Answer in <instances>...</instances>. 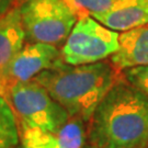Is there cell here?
<instances>
[{"instance_id":"obj_1","label":"cell","mask_w":148,"mask_h":148,"mask_svg":"<svg viewBox=\"0 0 148 148\" xmlns=\"http://www.w3.org/2000/svg\"><path fill=\"white\" fill-rule=\"evenodd\" d=\"M88 139L95 148H147L148 95L119 78L89 120Z\"/></svg>"},{"instance_id":"obj_2","label":"cell","mask_w":148,"mask_h":148,"mask_svg":"<svg viewBox=\"0 0 148 148\" xmlns=\"http://www.w3.org/2000/svg\"><path fill=\"white\" fill-rule=\"evenodd\" d=\"M34 80L47 90L70 117L89 122L95 108L119 80L112 63L98 62L86 65L64 64L44 70Z\"/></svg>"},{"instance_id":"obj_3","label":"cell","mask_w":148,"mask_h":148,"mask_svg":"<svg viewBox=\"0 0 148 148\" xmlns=\"http://www.w3.org/2000/svg\"><path fill=\"white\" fill-rule=\"evenodd\" d=\"M7 95L21 132L35 130L56 133L70 119L68 112L34 79L11 85Z\"/></svg>"},{"instance_id":"obj_4","label":"cell","mask_w":148,"mask_h":148,"mask_svg":"<svg viewBox=\"0 0 148 148\" xmlns=\"http://www.w3.org/2000/svg\"><path fill=\"white\" fill-rule=\"evenodd\" d=\"M20 9L25 38L32 43L64 44L78 21L64 0H27Z\"/></svg>"},{"instance_id":"obj_5","label":"cell","mask_w":148,"mask_h":148,"mask_svg":"<svg viewBox=\"0 0 148 148\" xmlns=\"http://www.w3.org/2000/svg\"><path fill=\"white\" fill-rule=\"evenodd\" d=\"M119 35L92 16L78 19L63 44L64 62L74 66L101 62L119 49Z\"/></svg>"},{"instance_id":"obj_6","label":"cell","mask_w":148,"mask_h":148,"mask_svg":"<svg viewBox=\"0 0 148 148\" xmlns=\"http://www.w3.org/2000/svg\"><path fill=\"white\" fill-rule=\"evenodd\" d=\"M62 51L46 43H29L12 58L0 76L10 87L16 82L34 79L44 70L64 65Z\"/></svg>"},{"instance_id":"obj_7","label":"cell","mask_w":148,"mask_h":148,"mask_svg":"<svg viewBox=\"0 0 148 148\" xmlns=\"http://www.w3.org/2000/svg\"><path fill=\"white\" fill-rule=\"evenodd\" d=\"M79 117H70L58 132L29 130L22 133L24 148H84L86 133Z\"/></svg>"},{"instance_id":"obj_8","label":"cell","mask_w":148,"mask_h":148,"mask_svg":"<svg viewBox=\"0 0 148 148\" xmlns=\"http://www.w3.org/2000/svg\"><path fill=\"white\" fill-rule=\"evenodd\" d=\"M119 44V49L110 58L116 69L148 65V24L120 33Z\"/></svg>"},{"instance_id":"obj_9","label":"cell","mask_w":148,"mask_h":148,"mask_svg":"<svg viewBox=\"0 0 148 148\" xmlns=\"http://www.w3.org/2000/svg\"><path fill=\"white\" fill-rule=\"evenodd\" d=\"M24 40L21 9L16 7L0 19V76L24 46Z\"/></svg>"},{"instance_id":"obj_10","label":"cell","mask_w":148,"mask_h":148,"mask_svg":"<svg viewBox=\"0 0 148 148\" xmlns=\"http://www.w3.org/2000/svg\"><path fill=\"white\" fill-rule=\"evenodd\" d=\"M92 18L114 31L123 32L142 27L148 24V0H134L125 7Z\"/></svg>"},{"instance_id":"obj_11","label":"cell","mask_w":148,"mask_h":148,"mask_svg":"<svg viewBox=\"0 0 148 148\" xmlns=\"http://www.w3.org/2000/svg\"><path fill=\"white\" fill-rule=\"evenodd\" d=\"M78 19L106 13L132 3L134 0H64Z\"/></svg>"},{"instance_id":"obj_12","label":"cell","mask_w":148,"mask_h":148,"mask_svg":"<svg viewBox=\"0 0 148 148\" xmlns=\"http://www.w3.org/2000/svg\"><path fill=\"white\" fill-rule=\"evenodd\" d=\"M19 143L14 111L5 97H0V148H13Z\"/></svg>"},{"instance_id":"obj_13","label":"cell","mask_w":148,"mask_h":148,"mask_svg":"<svg viewBox=\"0 0 148 148\" xmlns=\"http://www.w3.org/2000/svg\"><path fill=\"white\" fill-rule=\"evenodd\" d=\"M124 78L148 95V65L124 69Z\"/></svg>"},{"instance_id":"obj_14","label":"cell","mask_w":148,"mask_h":148,"mask_svg":"<svg viewBox=\"0 0 148 148\" xmlns=\"http://www.w3.org/2000/svg\"><path fill=\"white\" fill-rule=\"evenodd\" d=\"M16 7H20V0H0V19Z\"/></svg>"},{"instance_id":"obj_15","label":"cell","mask_w":148,"mask_h":148,"mask_svg":"<svg viewBox=\"0 0 148 148\" xmlns=\"http://www.w3.org/2000/svg\"><path fill=\"white\" fill-rule=\"evenodd\" d=\"M8 90H9V86L5 82L3 78L0 77V97H5L8 95Z\"/></svg>"},{"instance_id":"obj_16","label":"cell","mask_w":148,"mask_h":148,"mask_svg":"<svg viewBox=\"0 0 148 148\" xmlns=\"http://www.w3.org/2000/svg\"><path fill=\"white\" fill-rule=\"evenodd\" d=\"M25 1H27V0H20V5H23V3H24V2H25Z\"/></svg>"},{"instance_id":"obj_17","label":"cell","mask_w":148,"mask_h":148,"mask_svg":"<svg viewBox=\"0 0 148 148\" xmlns=\"http://www.w3.org/2000/svg\"><path fill=\"white\" fill-rule=\"evenodd\" d=\"M84 148H95V147H93V146H91V145H90V146H85Z\"/></svg>"},{"instance_id":"obj_18","label":"cell","mask_w":148,"mask_h":148,"mask_svg":"<svg viewBox=\"0 0 148 148\" xmlns=\"http://www.w3.org/2000/svg\"><path fill=\"white\" fill-rule=\"evenodd\" d=\"M13 148H16V147H13Z\"/></svg>"},{"instance_id":"obj_19","label":"cell","mask_w":148,"mask_h":148,"mask_svg":"<svg viewBox=\"0 0 148 148\" xmlns=\"http://www.w3.org/2000/svg\"><path fill=\"white\" fill-rule=\"evenodd\" d=\"M147 148H148V147H147Z\"/></svg>"}]
</instances>
